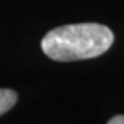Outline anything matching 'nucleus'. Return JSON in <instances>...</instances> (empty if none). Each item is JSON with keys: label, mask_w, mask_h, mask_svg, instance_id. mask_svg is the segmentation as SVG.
Returning a JSON list of instances; mask_svg holds the SVG:
<instances>
[{"label": "nucleus", "mask_w": 124, "mask_h": 124, "mask_svg": "<svg viewBox=\"0 0 124 124\" xmlns=\"http://www.w3.org/2000/svg\"><path fill=\"white\" fill-rule=\"evenodd\" d=\"M112 43L113 33L105 25L73 23L50 31L41 40V50L54 61L70 62L99 57Z\"/></svg>", "instance_id": "f257e3e1"}, {"label": "nucleus", "mask_w": 124, "mask_h": 124, "mask_svg": "<svg viewBox=\"0 0 124 124\" xmlns=\"http://www.w3.org/2000/svg\"><path fill=\"white\" fill-rule=\"evenodd\" d=\"M108 124H124V116L123 115L115 116V117H112V119L108 121Z\"/></svg>", "instance_id": "7ed1b4c3"}, {"label": "nucleus", "mask_w": 124, "mask_h": 124, "mask_svg": "<svg viewBox=\"0 0 124 124\" xmlns=\"http://www.w3.org/2000/svg\"><path fill=\"white\" fill-rule=\"evenodd\" d=\"M18 99V94L14 90L0 88V116L7 113L15 105Z\"/></svg>", "instance_id": "f03ea898"}]
</instances>
